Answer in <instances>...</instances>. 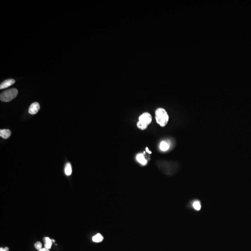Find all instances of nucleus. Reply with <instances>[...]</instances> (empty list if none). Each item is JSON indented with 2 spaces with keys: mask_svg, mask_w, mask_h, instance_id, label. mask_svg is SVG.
Masks as SVG:
<instances>
[{
  "mask_svg": "<svg viewBox=\"0 0 251 251\" xmlns=\"http://www.w3.org/2000/svg\"><path fill=\"white\" fill-rule=\"evenodd\" d=\"M157 123L162 127H165L169 120V116L167 111L162 108L157 109L155 112Z\"/></svg>",
  "mask_w": 251,
  "mask_h": 251,
  "instance_id": "1",
  "label": "nucleus"
},
{
  "mask_svg": "<svg viewBox=\"0 0 251 251\" xmlns=\"http://www.w3.org/2000/svg\"><path fill=\"white\" fill-rule=\"evenodd\" d=\"M152 121V117L150 113L147 112L143 113L139 117V121L137 123V127L140 130H144L147 128Z\"/></svg>",
  "mask_w": 251,
  "mask_h": 251,
  "instance_id": "2",
  "label": "nucleus"
},
{
  "mask_svg": "<svg viewBox=\"0 0 251 251\" xmlns=\"http://www.w3.org/2000/svg\"><path fill=\"white\" fill-rule=\"evenodd\" d=\"M18 94L16 89H11L2 92L0 95V100L3 102H9L15 99Z\"/></svg>",
  "mask_w": 251,
  "mask_h": 251,
  "instance_id": "3",
  "label": "nucleus"
},
{
  "mask_svg": "<svg viewBox=\"0 0 251 251\" xmlns=\"http://www.w3.org/2000/svg\"><path fill=\"white\" fill-rule=\"evenodd\" d=\"M40 108L39 103L37 102L33 103L29 108L28 113L31 114H35L38 113Z\"/></svg>",
  "mask_w": 251,
  "mask_h": 251,
  "instance_id": "4",
  "label": "nucleus"
},
{
  "mask_svg": "<svg viewBox=\"0 0 251 251\" xmlns=\"http://www.w3.org/2000/svg\"><path fill=\"white\" fill-rule=\"evenodd\" d=\"M15 82H16L15 80L14 79H12L6 80L0 84V89H6V88L11 86L12 85H13L15 83Z\"/></svg>",
  "mask_w": 251,
  "mask_h": 251,
  "instance_id": "5",
  "label": "nucleus"
},
{
  "mask_svg": "<svg viewBox=\"0 0 251 251\" xmlns=\"http://www.w3.org/2000/svg\"><path fill=\"white\" fill-rule=\"evenodd\" d=\"M11 132L9 129H0V136L3 139H7L11 135Z\"/></svg>",
  "mask_w": 251,
  "mask_h": 251,
  "instance_id": "6",
  "label": "nucleus"
},
{
  "mask_svg": "<svg viewBox=\"0 0 251 251\" xmlns=\"http://www.w3.org/2000/svg\"><path fill=\"white\" fill-rule=\"evenodd\" d=\"M136 160L138 162L142 165H146L147 164V160L145 159V157L143 154H139L136 156Z\"/></svg>",
  "mask_w": 251,
  "mask_h": 251,
  "instance_id": "7",
  "label": "nucleus"
},
{
  "mask_svg": "<svg viewBox=\"0 0 251 251\" xmlns=\"http://www.w3.org/2000/svg\"><path fill=\"white\" fill-rule=\"evenodd\" d=\"M170 147V145L169 143H168L167 142L165 141H162L161 142L160 145V148L161 150L162 151H166L168 150Z\"/></svg>",
  "mask_w": 251,
  "mask_h": 251,
  "instance_id": "8",
  "label": "nucleus"
},
{
  "mask_svg": "<svg viewBox=\"0 0 251 251\" xmlns=\"http://www.w3.org/2000/svg\"><path fill=\"white\" fill-rule=\"evenodd\" d=\"M192 206L196 211H200L201 208V202L198 200L194 201L192 203Z\"/></svg>",
  "mask_w": 251,
  "mask_h": 251,
  "instance_id": "9",
  "label": "nucleus"
},
{
  "mask_svg": "<svg viewBox=\"0 0 251 251\" xmlns=\"http://www.w3.org/2000/svg\"><path fill=\"white\" fill-rule=\"evenodd\" d=\"M103 237L100 234H97L93 237L92 240L94 242L99 243L101 242L103 240Z\"/></svg>",
  "mask_w": 251,
  "mask_h": 251,
  "instance_id": "10",
  "label": "nucleus"
},
{
  "mask_svg": "<svg viewBox=\"0 0 251 251\" xmlns=\"http://www.w3.org/2000/svg\"><path fill=\"white\" fill-rule=\"evenodd\" d=\"M45 248L49 249L51 247L52 241V240H50L49 237H46L45 238Z\"/></svg>",
  "mask_w": 251,
  "mask_h": 251,
  "instance_id": "11",
  "label": "nucleus"
},
{
  "mask_svg": "<svg viewBox=\"0 0 251 251\" xmlns=\"http://www.w3.org/2000/svg\"><path fill=\"white\" fill-rule=\"evenodd\" d=\"M72 170L71 165L70 163H67L65 168V173L67 175H70L72 173Z\"/></svg>",
  "mask_w": 251,
  "mask_h": 251,
  "instance_id": "12",
  "label": "nucleus"
},
{
  "mask_svg": "<svg viewBox=\"0 0 251 251\" xmlns=\"http://www.w3.org/2000/svg\"><path fill=\"white\" fill-rule=\"evenodd\" d=\"M34 247L37 250L39 251L42 248V244L40 242L38 241L34 244Z\"/></svg>",
  "mask_w": 251,
  "mask_h": 251,
  "instance_id": "13",
  "label": "nucleus"
},
{
  "mask_svg": "<svg viewBox=\"0 0 251 251\" xmlns=\"http://www.w3.org/2000/svg\"><path fill=\"white\" fill-rule=\"evenodd\" d=\"M8 251V248L7 247H6L4 249L3 248H0V251Z\"/></svg>",
  "mask_w": 251,
  "mask_h": 251,
  "instance_id": "14",
  "label": "nucleus"
},
{
  "mask_svg": "<svg viewBox=\"0 0 251 251\" xmlns=\"http://www.w3.org/2000/svg\"><path fill=\"white\" fill-rule=\"evenodd\" d=\"M39 251H50L49 249H47L46 248H41L40 250Z\"/></svg>",
  "mask_w": 251,
  "mask_h": 251,
  "instance_id": "15",
  "label": "nucleus"
},
{
  "mask_svg": "<svg viewBox=\"0 0 251 251\" xmlns=\"http://www.w3.org/2000/svg\"><path fill=\"white\" fill-rule=\"evenodd\" d=\"M146 151L148 153H149V154H152V152L148 150V148L147 147H146Z\"/></svg>",
  "mask_w": 251,
  "mask_h": 251,
  "instance_id": "16",
  "label": "nucleus"
}]
</instances>
